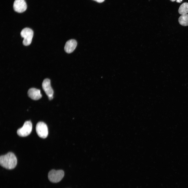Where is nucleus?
Returning a JSON list of instances; mask_svg holds the SVG:
<instances>
[{
	"label": "nucleus",
	"mask_w": 188,
	"mask_h": 188,
	"mask_svg": "<svg viewBox=\"0 0 188 188\" xmlns=\"http://www.w3.org/2000/svg\"><path fill=\"white\" fill-rule=\"evenodd\" d=\"M17 164V160L14 154L12 152L2 155L0 157V164L2 167L8 169H12L15 167Z\"/></svg>",
	"instance_id": "1"
},
{
	"label": "nucleus",
	"mask_w": 188,
	"mask_h": 188,
	"mask_svg": "<svg viewBox=\"0 0 188 188\" xmlns=\"http://www.w3.org/2000/svg\"><path fill=\"white\" fill-rule=\"evenodd\" d=\"M20 34L24 38L23 44L25 46L30 45L31 43L33 35V30L28 28H25L21 31Z\"/></svg>",
	"instance_id": "2"
},
{
	"label": "nucleus",
	"mask_w": 188,
	"mask_h": 188,
	"mask_svg": "<svg viewBox=\"0 0 188 188\" xmlns=\"http://www.w3.org/2000/svg\"><path fill=\"white\" fill-rule=\"evenodd\" d=\"M64 175V173L62 170L52 169L49 172L48 176L50 181L56 183L60 181L63 177Z\"/></svg>",
	"instance_id": "3"
},
{
	"label": "nucleus",
	"mask_w": 188,
	"mask_h": 188,
	"mask_svg": "<svg viewBox=\"0 0 188 188\" xmlns=\"http://www.w3.org/2000/svg\"><path fill=\"white\" fill-rule=\"evenodd\" d=\"M32 129V124L31 121H25L21 128L18 129L17 133L19 136L26 137L31 132Z\"/></svg>",
	"instance_id": "4"
},
{
	"label": "nucleus",
	"mask_w": 188,
	"mask_h": 188,
	"mask_svg": "<svg viewBox=\"0 0 188 188\" xmlns=\"http://www.w3.org/2000/svg\"><path fill=\"white\" fill-rule=\"evenodd\" d=\"M36 131L37 135L40 137L46 138L48 134V130L46 125L43 122H39L37 124Z\"/></svg>",
	"instance_id": "5"
},
{
	"label": "nucleus",
	"mask_w": 188,
	"mask_h": 188,
	"mask_svg": "<svg viewBox=\"0 0 188 188\" xmlns=\"http://www.w3.org/2000/svg\"><path fill=\"white\" fill-rule=\"evenodd\" d=\"M13 7L15 11L18 13H22L26 10L27 5L25 0H15Z\"/></svg>",
	"instance_id": "6"
},
{
	"label": "nucleus",
	"mask_w": 188,
	"mask_h": 188,
	"mask_svg": "<svg viewBox=\"0 0 188 188\" xmlns=\"http://www.w3.org/2000/svg\"><path fill=\"white\" fill-rule=\"evenodd\" d=\"M42 87L43 90L48 97L53 96L54 91L50 84V81L48 79H44L42 83Z\"/></svg>",
	"instance_id": "7"
},
{
	"label": "nucleus",
	"mask_w": 188,
	"mask_h": 188,
	"mask_svg": "<svg viewBox=\"0 0 188 188\" xmlns=\"http://www.w3.org/2000/svg\"><path fill=\"white\" fill-rule=\"evenodd\" d=\"M27 93L28 96L34 100H38L42 97L40 90L34 88L29 89Z\"/></svg>",
	"instance_id": "8"
},
{
	"label": "nucleus",
	"mask_w": 188,
	"mask_h": 188,
	"mask_svg": "<svg viewBox=\"0 0 188 188\" xmlns=\"http://www.w3.org/2000/svg\"><path fill=\"white\" fill-rule=\"evenodd\" d=\"M77 45V41L74 39L69 40L66 42L64 47L65 51L68 53L72 52Z\"/></svg>",
	"instance_id": "9"
},
{
	"label": "nucleus",
	"mask_w": 188,
	"mask_h": 188,
	"mask_svg": "<svg viewBox=\"0 0 188 188\" xmlns=\"http://www.w3.org/2000/svg\"><path fill=\"white\" fill-rule=\"evenodd\" d=\"M178 21L179 24L182 26H188V14L182 15L179 17Z\"/></svg>",
	"instance_id": "10"
},
{
	"label": "nucleus",
	"mask_w": 188,
	"mask_h": 188,
	"mask_svg": "<svg viewBox=\"0 0 188 188\" xmlns=\"http://www.w3.org/2000/svg\"><path fill=\"white\" fill-rule=\"evenodd\" d=\"M179 13L181 15L188 13V3L185 2L180 5L178 10Z\"/></svg>",
	"instance_id": "11"
},
{
	"label": "nucleus",
	"mask_w": 188,
	"mask_h": 188,
	"mask_svg": "<svg viewBox=\"0 0 188 188\" xmlns=\"http://www.w3.org/2000/svg\"><path fill=\"white\" fill-rule=\"evenodd\" d=\"M98 3H102L105 0H93Z\"/></svg>",
	"instance_id": "12"
},
{
	"label": "nucleus",
	"mask_w": 188,
	"mask_h": 188,
	"mask_svg": "<svg viewBox=\"0 0 188 188\" xmlns=\"http://www.w3.org/2000/svg\"><path fill=\"white\" fill-rule=\"evenodd\" d=\"M182 1V0H177L176 2L178 3H181Z\"/></svg>",
	"instance_id": "13"
},
{
	"label": "nucleus",
	"mask_w": 188,
	"mask_h": 188,
	"mask_svg": "<svg viewBox=\"0 0 188 188\" xmlns=\"http://www.w3.org/2000/svg\"><path fill=\"white\" fill-rule=\"evenodd\" d=\"M170 0L172 2H174V1H175V0Z\"/></svg>",
	"instance_id": "14"
}]
</instances>
